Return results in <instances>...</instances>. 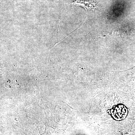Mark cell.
Listing matches in <instances>:
<instances>
[{
    "mask_svg": "<svg viewBox=\"0 0 135 135\" xmlns=\"http://www.w3.org/2000/svg\"><path fill=\"white\" fill-rule=\"evenodd\" d=\"M73 5L83 7L86 10H94L98 7L97 4L91 0H76L72 3Z\"/></svg>",
    "mask_w": 135,
    "mask_h": 135,
    "instance_id": "obj_1",
    "label": "cell"
}]
</instances>
